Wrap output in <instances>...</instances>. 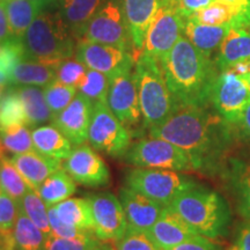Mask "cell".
<instances>
[{
	"label": "cell",
	"instance_id": "603a6c76",
	"mask_svg": "<svg viewBox=\"0 0 250 250\" xmlns=\"http://www.w3.org/2000/svg\"><path fill=\"white\" fill-rule=\"evenodd\" d=\"M7 13L12 36L21 39L34 20L55 0H6L2 1Z\"/></svg>",
	"mask_w": 250,
	"mask_h": 250
},
{
	"label": "cell",
	"instance_id": "484cf974",
	"mask_svg": "<svg viewBox=\"0 0 250 250\" xmlns=\"http://www.w3.org/2000/svg\"><path fill=\"white\" fill-rule=\"evenodd\" d=\"M229 24L223 26H210L195 22L192 20H186L184 35L199 51L208 57H211L212 52L219 49L226 36Z\"/></svg>",
	"mask_w": 250,
	"mask_h": 250
},
{
	"label": "cell",
	"instance_id": "c3c4849f",
	"mask_svg": "<svg viewBox=\"0 0 250 250\" xmlns=\"http://www.w3.org/2000/svg\"><path fill=\"white\" fill-rule=\"evenodd\" d=\"M11 28H9L7 13H6V8L4 2L0 1V43L5 42L9 39H12Z\"/></svg>",
	"mask_w": 250,
	"mask_h": 250
},
{
	"label": "cell",
	"instance_id": "44dd1931",
	"mask_svg": "<svg viewBox=\"0 0 250 250\" xmlns=\"http://www.w3.org/2000/svg\"><path fill=\"white\" fill-rule=\"evenodd\" d=\"M245 61H250V29L229 24V29L218 49L215 66L225 71Z\"/></svg>",
	"mask_w": 250,
	"mask_h": 250
},
{
	"label": "cell",
	"instance_id": "8d00e7d4",
	"mask_svg": "<svg viewBox=\"0 0 250 250\" xmlns=\"http://www.w3.org/2000/svg\"><path fill=\"white\" fill-rule=\"evenodd\" d=\"M109 85H110V79L108 76L88 68L85 79L80 83L78 89L81 95L88 99L93 104L99 102L107 103Z\"/></svg>",
	"mask_w": 250,
	"mask_h": 250
},
{
	"label": "cell",
	"instance_id": "d6986e66",
	"mask_svg": "<svg viewBox=\"0 0 250 250\" xmlns=\"http://www.w3.org/2000/svg\"><path fill=\"white\" fill-rule=\"evenodd\" d=\"M146 233L162 250H170L175 246L199 235L179 214L168 208H165L160 218Z\"/></svg>",
	"mask_w": 250,
	"mask_h": 250
},
{
	"label": "cell",
	"instance_id": "9c48e42d",
	"mask_svg": "<svg viewBox=\"0 0 250 250\" xmlns=\"http://www.w3.org/2000/svg\"><path fill=\"white\" fill-rule=\"evenodd\" d=\"M81 40L114 45L134 55L120 0H107L102 5L88 21Z\"/></svg>",
	"mask_w": 250,
	"mask_h": 250
},
{
	"label": "cell",
	"instance_id": "836d02e7",
	"mask_svg": "<svg viewBox=\"0 0 250 250\" xmlns=\"http://www.w3.org/2000/svg\"><path fill=\"white\" fill-rule=\"evenodd\" d=\"M19 208L22 210L27 217L36 225L37 227L44 233L46 237L51 236V228H50L48 205L41 198L39 191L30 189L26 195L22 197L19 203Z\"/></svg>",
	"mask_w": 250,
	"mask_h": 250
},
{
	"label": "cell",
	"instance_id": "60d3db41",
	"mask_svg": "<svg viewBox=\"0 0 250 250\" xmlns=\"http://www.w3.org/2000/svg\"><path fill=\"white\" fill-rule=\"evenodd\" d=\"M115 250H162L146 232L127 228L123 237L112 242Z\"/></svg>",
	"mask_w": 250,
	"mask_h": 250
},
{
	"label": "cell",
	"instance_id": "d590c367",
	"mask_svg": "<svg viewBox=\"0 0 250 250\" xmlns=\"http://www.w3.org/2000/svg\"><path fill=\"white\" fill-rule=\"evenodd\" d=\"M236 17L237 13L230 6L220 0H215L205 8L192 14L187 20H192L203 24H210V26H223V24L232 22Z\"/></svg>",
	"mask_w": 250,
	"mask_h": 250
},
{
	"label": "cell",
	"instance_id": "91938a15",
	"mask_svg": "<svg viewBox=\"0 0 250 250\" xmlns=\"http://www.w3.org/2000/svg\"><path fill=\"white\" fill-rule=\"evenodd\" d=\"M0 1H6V0H0Z\"/></svg>",
	"mask_w": 250,
	"mask_h": 250
},
{
	"label": "cell",
	"instance_id": "e575fe53",
	"mask_svg": "<svg viewBox=\"0 0 250 250\" xmlns=\"http://www.w3.org/2000/svg\"><path fill=\"white\" fill-rule=\"evenodd\" d=\"M20 124L28 125L26 110L15 87L11 86L7 94L0 100V127Z\"/></svg>",
	"mask_w": 250,
	"mask_h": 250
},
{
	"label": "cell",
	"instance_id": "8992f818",
	"mask_svg": "<svg viewBox=\"0 0 250 250\" xmlns=\"http://www.w3.org/2000/svg\"><path fill=\"white\" fill-rule=\"evenodd\" d=\"M125 184L167 208L180 193L196 186V182L176 170L136 167L125 175Z\"/></svg>",
	"mask_w": 250,
	"mask_h": 250
},
{
	"label": "cell",
	"instance_id": "7bdbcfd3",
	"mask_svg": "<svg viewBox=\"0 0 250 250\" xmlns=\"http://www.w3.org/2000/svg\"><path fill=\"white\" fill-rule=\"evenodd\" d=\"M18 214V203L0 189V232H12Z\"/></svg>",
	"mask_w": 250,
	"mask_h": 250
},
{
	"label": "cell",
	"instance_id": "4fadbf2b",
	"mask_svg": "<svg viewBox=\"0 0 250 250\" xmlns=\"http://www.w3.org/2000/svg\"><path fill=\"white\" fill-rule=\"evenodd\" d=\"M92 204L94 234L103 242H115L127 230V220L120 198L111 192L87 196Z\"/></svg>",
	"mask_w": 250,
	"mask_h": 250
},
{
	"label": "cell",
	"instance_id": "f1b7e54d",
	"mask_svg": "<svg viewBox=\"0 0 250 250\" xmlns=\"http://www.w3.org/2000/svg\"><path fill=\"white\" fill-rule=\"evenodd\" d=\"M48 206L57 205L77 191V184L65 169H59L46 179L37 190Z\"/></svg>",
	"mask_w": 250,
	"mask_h": 250
},
{
	"label": "cell",
	"instance_id": "3957f363",
	"mask_svg": "<svg viewBox=\"0 0 250 250\" xmlns=\"http://www.w3.org/2000/svg\"><path fill=\"white\" fill-rule=\"evenodd\" d=\"M70 28L58 11H43L21 37L24 59L43 62L57 68L72 58L74 40Z\"/></svg>",
	"mask_w": 250,
	"mask_h": 250
},
{
	"label": "cell",
	"instance_id": "680465c9",
	"mask_svg": "<svg viewBox=\"0 0 250 250\" xmlns=\"http://www.w3.org/2000/svg\"><path fill=\"white\" fill-rule=\"evenodd\" d=\"M248 83H249V88H250V70H249V73H248Z\"/></svg>",
	"mask_w": 250,
	"mask_h": 250
},
{
	"label": "cell",
	"instance_id": "277c9868",
	"mask_svg": "<svg viewBox=\"0 0 250 250\" xmlns=\"http://www.w3.org/2000/svg\"><path fill=\"white\" fill-rule=\"evenodd\" d=\"M199 235L213 240L226 235L230 220L226 202L213 190L193 186L167 206Z\"/></svg>",
	"mask_w": 250,
	"mask_h": 250
},
{
	"label": "cell",
	"instance_id": "5bb4252c",
	"mask_svg": "<svg viewBox=\"0 0 250 250\" xmlns=\"http://www.w3.org/2000/svg\"><path fill=\"white\" fill-rule=\"evenodd\" d=\"M76 58L89 70L99 71L111 78L136 64L132 52L114 45L80 40L76 48Z\"/></svg>",
	"mask_w": 250,
	"mask_h": 250
},
{
	"label": "cell",
	"instance_id": "f907efd6",
	"mask_svg": "<svg viewBox=\"0 0 250 250\" xmlns=\"http://www.w3.org/2000/svg\"><path fill=\"white\" fill-rule=\"evenodd\" d=\"M236 246H239L241 250H250V221L241 229Z\"/></svg>",
	"mask_w": 250,
	"mask_h": 250
},
{
	"label": "cell",
	"instance_id": "ba28073f",
	"mask_svg": "<svg viewBox=\"0 0 250 250\" xmlns=\"http://www.w3.org/2000/svg\"><path fill=\"white\" fill-rule=\"evenodd\" d=\"M123 160L138 168H155L176 171L195 170L191 160L182 149L161 138H144L130 146Z\"/></svg>",
	"mask_w": 250,
	"mask_h": 250
},
{
	"label": "cell",
	"instance_id": "2e32d148",
	"mask_svg": "<svg viewBox=\"0 0 250 250\" xmlns=\"http://www.w3.org/2000/svg\"><path fill=\"white\" fill-rule=\"evenodd\" d=\"M94 104L88 99L78 93L70 104L59 112L52 121L61 132L73 146H79L88 140V130L92 120Z\"/></svg>",
	"mask_w": 250,
	"mask_h": 250
},
{
	"label": "cell",
	"instance_id": "f35d334b",
	"mask_svg": "<svg viewBox=\"0 0 250 250\" xmlns=\"http://www.w3.org/2000/svg\"><path fill=\"white\" fill-rule=\"evenodd\" d=\"M103 242L99 240L94 233L79 237H58L55 235L46 239L43 250H90Z\"/></svg>",
	"mask_w": 250,
	"mask_h": 250
},
{
	"label": "cell",
	"instance_id": "d4e9b609",
	"mask_svg": "<svg viewBox=\"0 0 250 250\" xmlns=\"http://www.w3.org/2000/svg\"><path fill=\"white\" fill-rule=\"evenodd\" d=\"M57 77V68L43 62L21 61L12 68L8 74L9 86H36L45 87Z\"/></svg>",
	"mask_w": 250,
	"mask_h": 250
},
{
	"label": "cell",
	"instance_id": "816d5d0a",
	"mask_svg": "<svg viewBox=\"0 0 250 250\" xmlns=\"http://www.w3.org/2000/svg\"><path fill=\"white\" fill-rule=\"evenodd\" d=\"M0 250H15L13 230L12 232H0Z\"/></svg>",
	"mask_w": 250,
	"mask_h": 250
},
{
	"label": "cell",
	"instance_id": "6f0895ef",
	"mask_svg": "<svg viewBox=\"0 0 250 250\" xmlns=\"http://www.w3.org/2000/svg\"><path fill=\"white\" fill-rule=\"evenodd\" d=\"M230 250H241V249H240V248H239V246H234V247H233V248H232V249H230Z\"/></svg>",
	"mask_w": 250,
	"mask_h": 250
},
{
	"label": "cell",
	"instance_id": "7a4b0ae2",
	"mask_svg": "<svg viewBox=\"0 0 250 250\" xmlns=\"http://www.w3.org/2000/svg\"><path fill=\"white\" fill-rule=\"evenodd\" d=\"M166 83L179 107H208L217 78L215 65L182 36L160 61Z\"/></svg>",
	"mask_w": 250,
	"mask_h": 250
},
{
	"label": "cell",
	"instance_id": "74e56055",
	"mask_svg": "<svg viewBox=\"0 0 250 250\" xmlns=\"http://www.w3.org/2000/svg\"><path fill=\"white\" fill-rule=\"evenodd\" d=\"M43 92H44L45 101L54 118L73 101L78 94L77 87L64 85L58 80L52 81L51 83L45 86Z\"/></svg>",
	"mask_w": 250,
	"mask_h": 250
},
{
	"label": "cell",
	"instance_id": "4dcf8cb0",
	"mask_svg": "<svg viewBox=\"0 0 250 250\" xmlns=\"http://www.w3.org/2000/svg\"><path fill=\"white\" fill-rule=\"evenodd\" d=\"M13 239L15 250H43L48 237L19 208L13 228Z\"/></svg>",
	"mask_w": 250,
	"mask_h": 250
},
{
	"label": "cell",
	"instance_id": "db71d44e",
	"mask_svg": "<svg viewBox=\"0 0 250 250\" xmlns=\"http://www.w3.org/2000/svg\"><path fill=\"white\" fill-rule=\"evenodd\" d=\"M90 250H115V248L112 245H108V243H105V242H101L98 247H95V248H93Z\"/></svg>",
	"mask_w": 250,
	"mask_h": 250
},
{
	"label": "cell",
	"instance_id": "f6af8a7d",
	"mask_svg": "<svg viewBox=\"0 0 250 250\" xmlns=\"http://www.w3.org/2000/svg\"><path fill=\"white\" fill-rule=\"evenodd\" d=\"M175 7L177 8L179 13L182 15L184 20L197 13L201 9L205 8L215 0H173Z\"/></svg>",
	"mask_w": 250,
	"mask_h": 250
},
{
	"label": "cell",
	"instance_id": "4316f807",
	"mask_svg": "<svg viewBox=\"0 0 250 250\" xmlns=\"http://www.w3.org/2000/svg\"><path fill=\"white\" fill-rule=\"evenodd\" d=\"M17 92L23 103L26 110L28 126L30 129H35L44 123L52 122L54 116L48 107L45 101V96L43 89L36 86H20L15 87Z\"/></svg>",
	"mask_w": 250,
	"mask_h": 250
},
{
	"label": "cell",
	"instance_id": "11a10c76",
	"mask_svg": "<svg viewBox=\"0 0 250 250\" xmlns=\"http://www.w3.org/2000/svg\"><path fill=\"white\" fill-rule=\"evenodd\" d=\"M9 87L11 86L7 85V83H0V100H1L6 95V94H7Z\"/></svg>",
	"mask_w": 250,
	"mask_h": 250
},
{
	"label": "cell",
	"instance_id": "8fae6325",
	"mask_svg": "<svg viewBox=\"0 0 250 250\" xmlns=\"http://www.w3.org/2000/svg\"><path fill=\"white\" fill-rule=\"evenodd\" d=\"M186 20L170 0L159 9L146 34L143 52L159 62L183 36Z\"/></svg>",
	"mask_w": 250,
	"mask_h": 250
},
{
	"label": "cell",
	"instance_id": "f5cc1de1",
	"mask_svg": "<svg viewBox=\"0 0 250 250\" xmlns=\"http://www.w3.org/2000/svg\"><path fill=\"white\" fill-rule=\"evenodd\" d=\"M233 26H240V27H246L250 29V11L247 12L245 14L237 15L234 20L230 22Z\"/></svg>",
	"mask_w": 250,
	"mask_h": 250
},
{
	"label": "cell",
	"instance_id": "ac0fdd59",
	"mask_svg": "<svg viewBox=\"0 0 250 250\" xmlns=\"http://www.w3.org/2000/svg\"><path fill=\"white\" fill-rule=\"evenodd\" d=\"M118 198L124 208L127 228L130 229L147 232L165 210V206L126 186L120 190Z\"/></svg>",
	"mask_w": 250,
	"mask_h": 250
},
{
	"label": "cell",
	"instance_id": "30bf717a",
	"mask_svg": "<svg viewBox=\"0 0 250 250\" xmlns=\"http://www.w3.org/2000/svg\"><path fill=\"white\" fill-rule=\"evenodd\" d=\"M250 101V88L247 76H242L233 68L221 71L212 87L211 102L215 111L233 124Z\"/></svg>",
	"mask_w": 250,
	"mask_h": 250
},
{
	"label": "cell",
	"instance_id": "5b68a950",
	"mask_svg": "<svg viewBox=\"0 0 250 250\" xmlns=\"http://www.w3.org/2000/svg\"><path fill=\"white\" fill-rule=\"evenodd\" d=\"M134 76L138 87L144 129H152L169 118L179 105L171 95L158 59L142 52L136 59Z\"/></svg>",
	"mask_w": 250,
	"mask_h": 250
},
{
	"label": "cell",
	"instance_id": "7c38bea8",
	"mask_svg": "<svg viewBox=\"0 0 250 250\" xmlns=\"http://www.w3.org/2000/svg\"><path fill=\"white\" fill-rule=\"evenodd\" d=\"M133 68L109 78L110 85L107 95L108 107L131 131L143 123L138 87Z\"/></svg>",
	"mask_w": 250,
	"mask_h": 250
},
{
	"label": "cell",
	"instance_id": "b9f144b4",
	"mask_svg": "<svg viewBox=\"0 0 250 250\" xmlns=\"http://www.w3.org/2000/svg\"><path fill=\"white\" fill-rule=\"evenodd\" d=\"M24 61V51L20 39L12 37L0 43V70L9 74L15 65Z\"/></svg>",
	"mask_w": 250,
	"mask_h": 250
},
{
	"label": "cell",
	"instance_id": "1f68e13d",
	"mask_svg": "<svg viewBox=\"0 0 250 250\" xmlns=\"http://www.w3.org/2000/svg\"><path fill=\"white\" fill-rule=\"evenodd\" d=\"M0 189L11 196L18 204L31 189L11 159L6 155L0 156Z\"/></svg>",
	"mask_w": 250,
	"mask_h": 250
},
{
	"label": "cell",
	"instance_id": "9f6ffc18",
	"mask_svg": "<svg viewBox=\"0 0 250 250\" xmlns=\"http://www.w3.org/2000/svg\"><path fill=\"white\" fill-rule=\"evenodd\" d=\"M0 83H7V85H9L7 73L1 70H0Z\"/></svg>",
	"mask_w": 250,
	"mask_h": 250
},
{
	"label": "cell",
	"instance_id": "681fc988",
	"mask_svg": "<svg viewBox=\"0 0 250 250\" xmlns=\"http://www.w3.org/2000/svg\"><path fill=\"white\" fill-rule=\"evenodd\" d=\"M228 6H230L237 15L245 14L250 11V0H220Z\"/></svg>",
	"mask_w": 250,
	"mask_h": 250
},
{
	"label": "cell",
	"instance_id": "6da1fadb",
	"mask_svg": "<svg viewBox=\"0 0 250 250\" xmlns=\"http://www.w3.org/2000/svg\"><path fill=\"white\" fill-rule=\"evenodd\" d=\"M148 136L167 140L182 149L195 170H210L223 155L230 126L220 115L206 107L184 105L164 123L148 130Z\"/></svg>",
	"mask_w": 250,
	"mask_h": 250
},
{
	"label": "cell",
	"instance_id": "d6a6232c",
	"mask_svg": "<svg viewBox=\"0 0 250 250\" xmlns=\"http://www.w3.org/2000/svg\"><path fill=\"white\" fill-rule=\"evenodd\" d=\"M0 143L5 152L13 155L35 151L30 127L26 124L0 127Z\"/></svg>",
	"mask_w": 250,
	"mask_h": 250
},
{
	"label": "cell",
	"instance_id": "7dc6e473",
	"mask_svg": "<svg viewBox=\"0 0 250 250\" xmlns=\"http://www.w3.org/2000/svg\"><path fill=\"white\" fill-rule=\"evenodd\" d=\"M229 126L236 131L240 138L250 143V101L239 118L233 124H229Z\"/></svg>",
	"mask_w": 250,
	"mask_h": 250
},
{
	"label": "cell",
	"instance_id": "ab89813d",
	"mask_svg": "<svg viewBox=\"0 0 250 250\" xmlns=\"http://www.w3.org/2000/svg\"><path fill=\"white\" fill-rule=\"evenodd\" d=\"M87 70L88 68L77 58H68L58 65L56 80L64 85L78 88L85 79Z\"/></svg>",
	"mask_w": 250,
	"mask_h": 250
},
{
	"label": "cell",
	"instance_id": "bcb514c9",
	"mask_svg": "<svg viewBox=\"0 0 250 250\" xmlns=\"http://www.w3.org/2000/svg\"><path fill=\"white\" fill-rule=\"evenodd\" d=\"M170 250H221L217 243L212 242L208 237L197 235L192 239L187 240L180 245L175 246Z\"/></svg>",
	"mask_w": 250,
	"mask_h": 250
},
{
	"label": "cell",
	"instance_id": "83f0119b",
	"mask_svg": "<svg viewBox=\"0 0 250 250\" xmlns=\"http://www.w3.org/2000/svg\"><path fill=\"white\" fill-rule=\"evenodd\" d=\"M59 218L64 223L83 230L94 232L92 204L88 198H67L56 205Z\"/></svg>",
	"mask_w": 250,
	"mask_h": 250
},
{
	"label": "cell",
	"instance_id": "7402d4cb",
	"mask_svg": "<svg viewBox=\"0 0 250 250\" xmlns=\"http://www.w3.org/2000/svg\"><path fill=\"white\" fill-rule=\"evenodd\" d=\"M107 0H55V8L70 28L72 35L81 40L92 17Z\"/></svg>",
	"mask_w": 250,
	"mask_h": 250
},
{
	"label": "cell",
	"instance_id": "f546056e",
	"mask_svg": "<svg viewBox=\"0 0 250 250\" xmlns=\"http://www.w3.org/2000/svg\"><path fill=\"white\" fill-rule=\"evenodd\" d=\"M229 180L236 195L239 212L250 221V162L230 161Z\"/></svg>",
	"mask_w": 250,
	"mask_h": 250
},
{
	"label": "cell",
	"instance_id": "cb8c5ba5",
	"mask_svg": "<svg viewBox=\"0 0 250 250\" xmlns=\"http://www.w3.org/2000/svg\"><path fill=\"white\" fill-rule=\"evenodd\" d=\"M31 137L35 151L58 161L66 160L73 149L72 143L54 124L35 127Z\"/></svg>",
	"mask_w": 250,
	"mask_h": 250
},
{
	"label": "cell",
	"instance_id": "e0dca14e",
	"mask_svg": "<svg viewBox=\"0 0 250 250\" xmlns=\"http://www.w3.org/2000/svg\"><path fill=\"white\" fill-rule=\"evenodd\" d=\"M170 0H121L125 23L132 41L136 59L143 52L146 34L155 14Z\"/></svg>",
	"mask_w": 250,
	"mask_h": 250
},
{
	"label": "cell",
	"instance_id": "ee69618b",
	"mask_svg": "<svg viewBox=\"0 0 250 250\" xmlns=\"http://www.w3.org/2000/svg\"><path fill=\"white\" fill-rule=\"evenodd\" d=\"M48 215H49V223L50 228H51L52 235L58 237H66V239H71V237H79L83 235H88L94 232H89V230H83L80 228H77L71 225H67L66 223L59 218L56 210V205L48 206Z\"/></svg>",
	"mask_w": 250,
	"mask_h": 250
},
{
	"label": "cell",
	"instance_id": "ffe728a7",
	"mask_svg": "<svg viewBox=\"0 0 250 250\" xmlns=\"http://www.w3.org/2000/svg\"><path fill=\"white\" fill-rule=\"evenodd\" d=\"M9 159L31 189L36 191L50 175L61 169V161L41 154L37 151L14 154Z\"/></svg>",
	"mask_w": 250,
	"mask_h": 250
},
{
	"label": "cell",
	"instance_id": "9a60e30c",
	"mask_svg": "<svg viewBox=\"0 0 250 250\" xmlns=\"http://www.w3.org/2000/svg\"><path fill=\"white\" fill-rule=\"evenodd\" d=\"M92 146H76L64 162V169L81 186L89 188L105 187L110 183V170L105 161Z\"/></svg>",
	"mask_w": 250,
	"mask_h": 250
},
{
	"label": "cell",
	"instance_id": "52a82bcc",
	"mask_svg": "<svg viewBox=\"0 0 250 250\" xmlns=\"http://www.w3.org/2000/svg\"><path fill=\"white\" fill-rule=\"evenodd\" d=\"M88 142L93 148L112 158H123L132 145V131L127 129L107 103L94 104L88 130Z\"/></svg>",
	"mask_w": 250,
	"mask_h": 250
}]
</instances>
